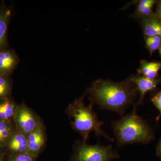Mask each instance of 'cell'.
<instances>
[{"instance_id":"19","label":"cell","mask_w":161,"mask_h":161,"mask_svg":"<svg viewBox=\"0 0 161 161\" xmlns=\"http://www.w3.org/2000/svg\"><path fill=\"white\" fill-rule=\"evenodd\" d=\"M151 101L159 111V114L156 118V121L158 122L161 116V92L156 94L151 99Z\"/></svg>"},{"instance_id":"11","label":"cell","mask_w":161,"mask_h":161,"mask_svg":"<svg viewBox=\"0 0 161 161\" xmlns=\"http://www.w3.org/2000/svg\"><path fill=\"white\" fill-rule=\"evenodd\" d=\"M143 31L146 37H161V22L154 14L142 19Z\"/></svg>"},{"instance_id":"6","label":"cell","mask_w":161,"mask_h":161,"mask_svg":"<svg viewBox=\"0 0 161 161\" xmlns=\"http://www.w3.org/2000/svg\"><path fill=\"white\" fill-rule=\"evenodd\" d=\"M27 138V152L36 158L43 149L46 141L45 128L42 122L28 136Z\"/></svg>"},{"instance_id":"8","label":"cell","mask_w":161,"mask_h":161,"mask_svg":"<svg viewBox=\"0 0 161 161\" xmlns=\"http://www.w3.org/2000/svg\"><path fill=\"white\" fill-rule=\"evenodd\" d=\"M6 147L12 154L27 152V137L17 129L14 130L10 136Z\"/></svg>"},{"instance_id":"12","label":"cell","mask_w":161,"mask_h":161,"mask_svg":"<svg viewBox=\"0 0 161 161\" xmlns=\"http://www.w3.org/2000/svg\"><path fill=\"white\" fill-rule=\"evenodd\" d=\"M16 107L10 97L0 99V120L11 122L14 120Z\"/></svg>"},{"instance_id":"22","label":"cell","mask_w":161,"mask_h":161,"mask_svg":"<svg viewBox=\"0 0 161 161\" xmlns=\"http://www.w3.org/2000/svg\"><path fill=\"white\" fill-rule=\"evenodd\" d=\"M159 52L161 56V45L160 47L159 48Z\"/></svg>"},{"instance_id":"21","label":"cell","mask_w":161,"mask_h":161,"mask_svg":"<svg viewBox=\"0 0 161 161\" xmlns=\"http://www.w3.org/2000/svg\"><path fill=\"white\" fill-rule=\"evenodd\" d=\"M156 153L161 158V137L157 147Z\"/></svg>"},{"instance_id":"1","label":"cell","mask_w":161,"mask_h":161,"mask_svg":"<svg viewBox=\"0 0 161 161\" xmlns=\"http://www.w3.org/2000/svg\"><path fill=\"white\" fill-rule=\"evenodd\" d=\"M136 91L130 78L119 83L99 79L92 83L87 93L92 103L122 114L133 102Z\"/></svg>"},{"instance_id":"15","label":"cell","mask_w":161,"mask_h":161,"mask_svg":"<svg viewBox=\"0 0 161 161\" xmlns=\"http://www.w3.org/2000/svg\"><path fill=\"white\" fill-rule=\"evenodd\" d=\"M12 88L10 76L0 75V99L9 97Z\"/></svg>"},{"instance_id":"4","label":"cell","mask_w":161,"mask_h":161,"mask_svg":"<svg viewBox=\"0 0 161 161\" xmlns=\"http://www.w3.org/2000/svg\"><path fill=\"white\" fill-rule=\"evenodd\" d=\"M118 157L110 145L107 147L99 145L90 146L84 142L77 146L74 161H110Z\"/></svg>"},{"instance_id":"2","label":"cell","mask_w":161,"mask_h":161,"mask_svg":"<svg viewBox=\"0 0 161 161\" xmlns=\"http://www.w3.org/2000/svg\"><path fill=\"white\" fill-rule=\"evenodd\" d=\"M136 107L130 114L112 123L119 146L146 144L154 139V132L146 121L136 114Z\"/></svg>"},{"instance_id":"5","label":"cell","mask_w":161,"mask_h":161,"mask_svg":"<svg viewBox=\"0 0 161 161\" xmlns=\"http://www.w3.org/2000/svg\"><path fill=\"white\" fill-rule=\"evenodd\" d=\"M14 120L16 129L26 137L42 122L36 114L23 103L17 106Z\"/></svg>"},{"instance_id":"23","label":"cell","mask_w":161,"mask_h":161,"mask_svg":"<svg viewBox=\"0 0 161 161\" xmlns=\"http://www.w3.org/2000/svg\"><path fill=\"white\" fill-rule=\"evenodd\" d=\"M0 161H2V160L0 159Z\"/></svg>"},{"instance_id":"17","label":"cell","mask_w":161,"mask_h":161,"mask_svg":"<svg viewBox=\"0 0 161 161\" xmlns=\"http://www.w3.org/2000/svg\"><path fill=\"white\" fill-rule=\"evenodd\" d=\"M36 158L26 152L19 154H12L9 161H35Z\"/></svg>"},{"instance_id":"3","label":"cell","mask_w":161,"mask_h":161,"mask_svg":"<svg viewBox=\"0 0 161 161\" xmlns=\"http://www.w3.org/2000/svg\"><path fill=\"white\" fill-rule=\"evenodd\" d=\"M84 96L77 98L69 106L67 113L72 119V128L81 134L85 142L90 132H94L98 136H103L110 141H113L105 134L101 127L103 123L98 119L97 114L92 110V104L86 106L84 103Z\"/></svg>"},{"instance_id":"9","label":"cell","mask_w":161,"mask_h":161,"mask_svg":"<svg viewBox=\"0 0 161 161\" xmlns=\"http://www.w3.org/2000/svg\"><path fill=\"white\" fill-rule=\"evenodd\" d=\"M11 14L10 8L2 2L0 6V49L8 47L7 31Z\"/></svg>"},{"instance_id":"18","label":"cell","mask_w":161,"mask_h":161,"mask_svg":"<svg viewBox=\"0 0 161 161\" xmlns=\"http://www.w3.org/2000/svg\"><path fill=\"white\" fill-rule=\"evenodd\" d=\"M153 2V0H141L139 1L136 5V11L133 15V16L140 18L141 14L144 9Z\"/></svg>"},{"instance_id":"10","label":"cell","mask_w":161,"mask_h":161,"mask_svg":"<svg viewBox=\"0 0 161 161\" xmlns=\"http://www.w3.org/2000/svg\"><path fill=\"white\" fill-rule=\"evenodd\" d=\"M130 80L136 86V90L140 94L138 104L142 103L146 93L152 91L158 85L161 83V78L149 79L140 75L132 77L130 78Z\"/></svg>"},{"instance_id":"13","label":"cell","mask_w":161,"mask_h":161,"mask_svg":"<svg viewBox=\"0 0 161 161\" xmlns=\"http://www.w3.org/2000/svg\"><path fill=\"white\" fill-rule=\"evenodd\" d=\"M161 68L160 62H148L142 60L139 68L137 72L138 75L149 79L157 78L158 72Z\"/></svg>"},{"instance_id":"14","label":"cell","mask_w":161,"mask_h":161,"mask_svg":"<svg viewBox=\"0 0 161 161\" xmlns=\"http://www.w3.org/2000/svg\"><path fill=\"white\" fill-rule=\"evenodd\" d=\"M10 122L0 120V148L6 147L7 141L12 133L14 131Z\"/></svg>"},{"instance_id":"16","label":"cell","mask_w":161,"mask_h":161,"mask_svg":"<svg viewBox=\"0 0 161 161\" xmlns=\"http://www.w3.org/2000/svg\"><path fill=\"white\" fill-rule=\"evenodd\" d=\"M146 47L150 53H153L159 49L161 45V37L159 36L148 37L145 38Z\"/></svg>"},{"instance_id":"20","label":"cell","mask_w":161,"mask_h":161,"mask_svg":"<svg viewBox=\"0 0 161 161\" xmlns=\"http://www.w3.org/2000/svg\"><path fill=\"white\" fill-rule=\"evenodd\" d=\"M156 16L157 17L160 21L161 22V1L159 2L157 7L156 12Z\"/></svg>"},{"instance_id":"7","label":"cell","mask_w":161,"mask_h":161,"mask_svg":"<svg viewBox=\"0 0 161 161\" xmlns=\"http://www.w3.org/2000/svg\"><path fill=\"white\" fill-rule=\"evenodd\" d=\"M19 63V57L14 50L8 47L0 49V75L10 76Z\"/></svg>"}]
</instances>
